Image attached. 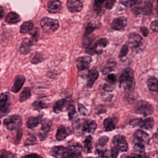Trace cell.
<instances>
[{"label": "cell", "mask_w": 158, "mask_h": 158, "mask_svg": "<svg viewBox=\"0 0 158 158\" xmlns=\"http://www.w3.org/2000/svg\"><path fill=\"white\" fill-rule=\"evenodd\" d=\"M103 127L106 131H111L115 128V124L112 118H106L103 121Z\"/></svg>", "instance_id": "obj_31"}, {"label": "cell", "mask_w": 158, "mask_h": 158, "mask_svg": "<svg viewBox=\"0 0 158 158\" xmlns=\"http://www.w3.org/2000/svg\"><path fill=\"white\" fill-rule=\"evenodd\" d=\"M148 88L151 91L158 92V78L151 77L147 82Z\"/></svg>", "instance_id": "obj_23"}, {"label": "cell", "mask_w": 158, "mask_h": 158, "mask_svg": "<svg viewBox=\"0 0 158 158\" xmlns=\"http://www.w3.org/2000/svg\"><path fill=\"white\" fill-rule=\"evenodd\" d=\"M109 138L106 136H103L101 137L98 139V144L99 146L101 147L105 146L109 141Z\"/></svg>", "instance_id": "obj_42"}, {"label": "cell", "mask_w": 158, "mask_h": 158, "mask_svg": "<svg viewBox=\"0 0 158 158\" xmlns=\"http://www.w3.org/2000/svg\"><path fill=\"white\" fill-rule=\"evenodd\" d=\"M67 8L72 13L79 12L83 8L82 0H67Z\"/></svg>", "instance_id": "obj_10"}, {"label": "cell", "mask_w": 158, "mask_h": 158, "mask_svg": "<svg viewBox=\"0 0 158 158\" xmlns=\"http://www.w3.org/2000/svg\"><path fill=\"white\" fill-rule=\"evenodd\" d=\"M153 8L152 0H146L143 6V13L145 15H149L151 14Z\"/></svg>", "instance_id": "obj_28"}, {"label": "cell", "mask_w": 158, "mask_h": 158, "mask_svg": "<svg viewBox=\"0 0 158 158\" xmlns=\"http://www.w3.org/2000/svg\"><path fill=\"white\" fill-rule=\"evenodd\" d=\"M96 153L100 157H108L107 156V151L106 150L102 149H97L96 150Z\"/></svg>", "instance_id": "obj_47"}, {"label": "cell", "mask_w": 158, "mask_h": 158, "mask_svg": "<svg viewBox=\"0 0 158 158\" xmlns=\"http://www.w3.org/2000/svg\"><path fill=\"white\" fill-rule=\"evenodd\" d=\"M32 106L35 110L38 111L43 109H47L48 107V105L46 103L40 100H37L33 102Z\"/></svg>", "instance_id": "obj_32"}, {"label": "cell", "mask_w": 158, "mask_h": 158, "mask_svg": "<svg viewBox=\"0 0 158 158\" xmlns=\"http://www.w3.org/2000/svg\"><path fill=\"white\" fill-rule=\"evenodd\" d=\"M6 23L9 24H16L21 21L19 15L14 12L9 13L5 18Z\"/></svg>", "instance_id": "obj_24"}, {"label": "cell", "mask_w": 158, "mask_h": 158, "mask_svg": "<svg viewBox=\"0 0 158 158\" xmlns=\"http://www.w3.org/2000/svg\"><path fill=\"white\" fill-rule=\"evenodd\" d=\"M154 137H155L156 139H158V129H157L156 133H155V134H154Z\"/></svg>", "instance_id": "obj_54"}, {"label": "cell", "mask_w": 158, "mask_h": 158, "mask_svg": "<svg viewBox=\"0 0 158 158\" xmlns=\"http://www.w3.org/2000/svg\"><path fill=\"white\" fill-rule=\"evenodd\" d=\"M48 10L51 13H58L62 9V3L60 0H49L48 3Z\"/></svg>", "instance_id": "obj_15"}, {"label": "cell", "mask_w": 158, "mask_h": 158, "mask_svg": "<svg viewBox=\"0 0 158 158\" xmlns=\"http://www.w3.org/2000/svg\"><path fill=\"white\" fill-rule=\"evenodd\" d=\"M112 143L115 148L121 152H126L128 149L126 139L124 136L117 135L112 139Z\"/></svg>", "instance_id": "obj_8"}, {"label": "cell", "mask_w": 158, "mask_h": 158, "mask_svg": "<svg viewBox=\"0 0 158 158\" xmlns=\"http://www.w3.org/2000/svg\"><path fill=\"white\" fill-rule=\"evenodd\" d=\"M97 27H98V26L96 24L91 23H89L87 26L86 28L85 35H88L91 34V33H92L93 31H95L97 29Z\"/></svg>", "instance_id": "obj_37"}, {"label": "cell", "mask_w": 158, "mask_h": 158, "mask_svg": "<svg viewBox=\"0 0 158 158\" xmlns=\"http://www.w3.org/2000/svg\"><path fill=\"white\" fill-rule=\"evenodd\" d=\"M3 13H4V10H3V8L2 7H1V18H2V16L3 15Z\"/></svg>", "instance_id": "obj_53"}, {"label": "cell", "mask_w": 158, "mask_h": 158, "mask_svg": "<svg viewBox=\"0 0 158 158\" xmlns=\"http://www.w3.org/2000/svg\"><path fill=\"white\" fill-rule=\"evenodd\" d=\"M108 81L110 83H114L116 81V77L115 75L113 74H111L109 75L107 77Z\"/></svg>", "instance_id": "obj_48"}, {"label": "cell", "mask_w": 158, "mask_h": 158, "mask_svg": "<svg viewBox=\"0 0 158 158\" xmlns=\"http://www.w3.org/2000/svg\"><path fill=\"white\" fill-rule=\"evenodd\" d=\"M67 102V99L64 98L59 100L56 102L53 107V110L55 113L60 114L62 111L63 109L66 105Z\"/></svg>", "instance_id": "obj_25"}, {"label": "cell", "mask_w": 158, "mask_h": 158, "mask_svg": "<svg viewBox=\"0 0 158 158\" xmlns=\"http://www.w3.org/2000/svg\"><path fill=\"white\" fill-rule=\"evenodd\" d=\"M99 75V74L98 72L95 67H93L88 71L86 76L87 79V86L88 88H91L93 86L94 83L98 78Z\"/></svg>", "instance_id": "obj_11"}, {"label": "cell", "mask_w": 158, "mask_h": 158, "mask_svg": "<svg viewBox=\"0 0 158 158\" xmlns=\"http://www.w3.org/2000/svg\"><path fill=\"white\" fill-rule=\"evenodd\" d=\"M43 61V59L42 56H41V55L37 53V54L34 56L33 59H32V60H31V63H32L33 64H38L42 62Z\"/></svg>", "instance_id": "obj_39"}, {"label": "cell", "mask_w": 158, "mask_h": 158, "mask_svg": "<svg viewBox=\"0 0 158 158\" xmlns=\"http://www.w3.org/2000/svg\"><path fill=\"white\" fill-rule=\"evenodd\" d=\"M140 32L145 37L148 36V30L145 27H142L140 28Z\"/></svg>", "instance_id": "obj_50"}, {"label": "cell", "mask_w": 158, "mask_h": 158, "mask_svg": "<svg viewBox=\"0 0 158 158\" xmlns=\"http://www.w3.org/2000/svg\"><path fill=\"white\" fill-rule=\"evenodd\" d=\"M127 25V20L124 17H120L114 19L111 27L113 29L117 31H122L124 30Z\"/></svg>", "instance_id": "obj_13"}, {"label": "cell", "mask_w": 158, "mask_h": 158, "mask_svg": "<svg viewBox=\"0 0 158 158\" xmlns=\"http://www.w3.org/2000/svg\"><path fill=\"white\" fill-rule=\"evenodd\" d=\"M135 111L138 114L148 115L153 112V108L149 103L144 100L139 101L134 107Z\"/></svg>", "instance_id": "obj_5"}, {"label": "cell", "mask_w": 158, "mask_h": 158, "mask_svg": "<svg viewBox=\"0 0 158 158\" xmlns=\"http://www.w3.org/2000/svg\"><path fill=\"white\" fill-rule=\"evenodd\" d=\"M1 157L4 158H13V157H15V155L10 152L2 150L1 152Z\"/></svg>", "instance_id": "obj_41"}, {"label": "cell", "mask_w": 158, "mask_h": 158, "mask_svg": "<svg viewBox=\"0 0 158 158\" xmlns=\"http://www.w3.org/2000/svg\"><path fill=\"white\" fill-rule=\"evenodd\" d=\"M138 126L140 128L147 130L152 129L154 125V120L152 117H148L145 119H139L136 122Z\"/></svg>", "instance_id": "obj_16"}, {"label": "cell", "mask_w": 158, "mask_h": 158, "mask_svg": "<svg viewBox=\"0 0 158 158\" xmlns=\"http://www.w3.org/2000/svg\"><path fill=\"white\" fill-rule=\"evenodd\" d=\"M34 27L33 23L31 21L25 22L21 27L20 32L22 34H27L33 29Z\"/></svg>", "instance_id": "obj_30"}, {"label": "cell", "mask_w": 158, "mask_h": 158, "mask_svg": "<svg viewBox=\"0 0 158 158\" xmlns=\"http://www.w3.org/2000/svg\"><path fill=\"white\" fill-rule=\"evenodd\" d=\"M10 95L8 92H2L0 97L1 118L6 116L11 110Z\"/></svg>", "instance_id": "obj_3"}, {"label": "cell", "mask_w": 158, "mask_h": 158, "mask_svg": "<svg viewBox=\"0 0 158 158\" xmlns=\"http://www.w3.org/2000/svg\"><path fill=\"white\" fill-rule=\"evenodd\" d=\"M77 107H78V112L80 114L83 115H86L87 110L83 104L79 103L77 105Z\"/></svg>", "instance_id": "obj_43"}, {"label": "cell", "mask_w": 158, "mask_h": 158, "mask_svg": "<svg viewBox=\"0 0 158 158\" xmlns=\"http://www.w3.org/2000/svg\"><path fill=\"white\" fill-rule=\"evenodd\" d=\"M106 2V0H95L94 8L95 11L97 13L100 12L102 6Z\"/></svg>", "instance_id": "obj_36"}, {"label": "cell", "mask_w": 158, "mask_h": 158, "mask_svg": "<svg viewBox=\"0 0 158 158\" xmlns=\"http://www.w3.org/2000/svg\"><path fill=\"white\" fill-rule=\"evenodd\" d=\"M40 25L43 31L45 33H53L58 30L60 27L58 20L45 17L41 20Z\"/></svg>", "instance_id": "obj_4"}, {"label": "cell", "mask_w": 158, "mask_h": 158, "mask_svg": "<svg viewBox=\"0 0 158 158\" xmlns=\"http://www.w3.org/2000/svg\"><path fill=\"white\" fill-rule=\"evenodd\" d=\"M92 59L89 56L79 57L76 61L77 67L80 72L85 71L89 68Z\"/></svg>", "instance_id": "obj_9"}, {"label": "cell", "mask_w": 158, "mask_h": 158, "mask_svg": "<svg viewBox=\"0 0 158 158\" xmlns=\"http://www.w3.org/2000/svg\"><path fill=\"white\" fill-rule=\"evenodd\" d=\"M22 135H23V133H22V131L19 129V131L17 133V135H16V138L15 139L16 143H19L22 138Z\"/></svg>", "instance_id": "obj_49"}, {"label": "cell", "mask_w": 158, "mask_h": 158, "mask_svg": "<svg viewBox=\"0 0 158 158\" xmlns=\"http://www.w3.org/2000/svg\"><path fill=\"white\" fill-rule=\"evenodd\" d=\"M24 157H26V158H40L41 156H40L38 154H36V153H31V154L25 155V156H24Z\"/></svg>", "instance_id": "obj_52"}, {"label": "cell", "mask_w": 158, "mask_h": 158, "mask_svg": "<svg viewBox=\"0 0 158 158\" xmlns=\"http://www.w3.org/2000/svg\"></svg>", "instance_id": "obj_55"}, {"label": "cell", "mask_w": 158, "mask_h": 158, "mask_svg": "<svg viewBox=\"0 0 158 158\" xmlns=\"http://www.w3.org/2000/svg\"><path fill=\"white\" fill-rule=\"evenodd\" d=\"M36 143L37 139L34 136H31L26 140L25 142V146H32V145H35L36 144Z\"/></svg>", "instance_id": "obj_38"}, {"label": "cell", "mask_w": 158, "mask_h": 158, "mask_svg": "<svg viewBox=\"0 0 158 158\" xmlns=\"http://www.w3.org/2000/svg\"><path fill=\"white\" fill-rule=\"evenodd\" d=\"M115 66H116V64H115V63L114 62H108L103 67L102 72L103 74H107L109 73L112 71L114 70Z\"/></svg>", "instance_id": "obj_33"}, {"label": "cell", "mask_w": 158, "mask_h": 158, "mask_svg": "<svg viewBox=\"0 0 158 158\" xmlns=\"http://www.w3.org/2000/svg\"><path fill=\"white\" fill-rule=\"evenodd\" d=\"M31 97V89L29 87H26L21 93L19 97V100L21 102H24L30 98Z\"/></svg>", "instance_id": "obj_29"}, {"label": "cell", "mask_w": 158, "mask_h": 158, "mask_svg": "<svg viewBox=\"0 0 158 158\" xmlns=\"http://www.w3.org/2000/svg\"><path fill=\"white\" fill-rule=\"evenodd\" d=\"M121 87L126 91H129L135 87L134 72L131 68L124 69L119 78Z\"/></svg>", "instance_id": "obj_1"}, {"label": "cell", "mask_w": 158, "mask_h": 158, "mask_svg": "<svg viewBox=\"0 0 158 158\" xmlns=\"http://www.w3.org/2000/svg\"><path fill=\"white\" fill-rule=\"evenodd\" d=\"M128 52V47L127 45H124L120 51V53L119 54V58H123L127 55Z\"/></svg>", "instance_id": "obj_40"}, {"label": "cell", "mask_w": 158, "mask_h": 158, "mask_svg": "<svg viewBox=\"0 0 158 158\" xmlns=\"http://www.w3.org/2000/svg\"><path fill=\"white\" fill-rule=\"evenodd\" d=\"M116 0H106L105 7L108 10H111L114 6Z\"/></svg>", "instance_id": "obj_44"}, {"label": "cell", "mask_w": 158, "mask_h": 158, "mask_svg": "<svg viewBox=\"0 0 158 158\" xmlns=\"http://www.w3.org/2000/svg\"><path fill=\"white\" fill-rule=\"evenodd\" d=\"M26 78L23 75H18L16 76L15 79V82L13 85L12 87V92L13 93H18L23 86L24 84L25 83Z\"/></svg>", "instance_id": "obj_12"}, {"label": "cell", "mask_w": 158, "mask_h": 158, "mask_svg": "<svg viewBox=\"0 0 158 158\" xmlns=\"http://www.w3.org/2000/svg\"><path fill=\"white\" fill-rule=\"evenodd\" d=\"M3 125L8 130H19L23 125V119L21 115L17 114L10 115L3 120Z\"/></svg>", "instance_id": "obj_2"}, {"label": "cell", "mask_w": 158, "mask_h": 158, "mask_svg": "<svg viewBox=\"0 0 158 158\" xmlns=\"http://www.w3.org/2000/svg\"><path fill=\"white\" fill-rule=\"evenodd\" d=\"M67 148L63 146H55L52 148L50 153L55 158H62L64 157Z\"/></svg>", "instance_id": "obj_20"}, {"label": "cell", "mask_w": 158, "mask_h": 158, "mask_svg": "<svg viewBox=\"0 0 158 158\" xmlns=\"http://www.w3.org/2000/svg\"><path fill=\"white\" fill-rule=\"evenodd\" d=\"M41 126L38 136L40 141L46 139L50 131L52 126V121L48 118H45L41 123Z\"/></svg>", "instance_id": "obj_6"}, {"label": "cell", "mask_w": 158, "mask_h": 158, "mask_svg": "<svg viewBox=\"0 0 158 158\" xmlns=\"http://www.w3.org/2000/svg\"><path fill=\"white\" fill-rule=\"evenodd\" d=\"M67 110L68 111V115L69 120L70 121L73 120L75 117H77V112L76 111L75 107L73 104L68 105L67 108Z\"/></svg>", "instance_id": "obj_34"}, {"label": "cell", "mask_w": 158, "mask_h": 158, "mask_svg": "<svg viewBox=\"0 0 158 158\" xmlns=\"http://www.w3.org/2000/svg\"><path fill=\"white\" fill-rule=\"evenodd\" d=\"M82 150H83V148L79 143H72L67 147V151L64 157H73V158L81 157Z\"/></svg>", "instance_id": "obj_7"}, {"label": "cell", "mask_w": 158, "mask_h": 158, "mask_svg": "<svg viewBox=\"0 0 158 158\" xmlns=\"http://www.w3.org/2000/svg\"><path fill=\"white\" fill-rule=\"evenodd\" d=\"M31 41L28 40L26 39V41H24L20 47V51L23 54L28 53L31 50V48L32 46Z\"/></svg>", "instance_id": "obj_27"}, {"label": "cell", "mask_w": 158, "mask_h": 158, "mask_svg": "<svg viewBox=\"0 0 158 158\" xmlns=\"http://www.w3.org/2000/svg\"><path fill=\"white\" fill-rule=\"evenodd\" d=\"M143 0H132L130 7L132 12L135 15H138L143 11Z\"/></svg>", "instance_id": "obj_21"}, {"label": "cell", "mask_w": 158, "mask_h": 158, "mask_svg": "<svg viewBox=\"0 0 158 158\" xmlns=\"http://www.w3.org/2000/svg\"><path fill=\"white\" fill-rule=\"evenodd\" d=\"M93 138L91 135H89L86 137L84 141V151L85 153H89L92 152L93 149Z\"/></svg>", "instance_id": "obj_26"}, {"label": "cell", "mask_w": 158, "mask_h": 158, "mask_svg": "<svg viewBox=\"0 0 158 158\" xmlns=\"http://www.w3.org/2000/svg\"><path fill=\"white\" fill-rule=\"evenodd\" d=\"M71 134V131L69 128L64 125L60 126L58 128L56 134V140L58 141H62L64 140L67 136Z\"/></svg>", "instance_id": "obj_17"}, {"label": "cell", "mask_w": 158, "mask_h": 158, "mask_svg": "<svg viewBox=\"0 0 158 158\" xmlns=\"http://www.w3.org/2000/svg\"><path fill=\"white\" fill-rule=\"evenodd\" d=\"M134 149L135 152H137L139 154L140 157H142L140 155H143L145 153V148L144 144L140 143V142H136L134 145Z\"/></svg>", "instance_id": "obj_35"}, {"label": "cell", "mask_w": 158, "mask_h": 158, "mask_svg": "<svg viewBox=\"0 0 158 158\" xmlns=\"http://www.w3.org/2000/svg\"><path fill=\"white\" fill-rule=\"evenodd\" d=\"M128 41L131 47L133 48H139L143 45V39L138 34H130L128 36Z\"/></svg>", "instance_id": "obj_14"}, {"label": "cell", "mask_w": 158, "mask_h": 158, "mask_svg": "<svg viewBox=\"0 0 158 158\" xmlns=\"http://www.w3.org/2000/svg\"><path fill=\"white\" fill-rule=\"evenodd\" d=\"M134 137L137 142H140L143 144H148L150 141L149 135L145 131L142 130H137L134 134Z\"/></svg>", "instance_id": "obj_18"}, {"label": "cell", "mask_w": 158, "mask_h": 158, "mask_svg": "<svg viewBox=\"0 0 158 158\" xmlns=\"http://www.w3.org/2000/svg\"><path fill=\"white\" fill-rule=\"evenodd\" d=\"M119 150L117 149L115 147L111 149L110 151V157L113 158H116L119 154Z\"/></svg>", "instance_id": "obj_46"}, {"label": "cell", "mask_w": 158, "mask_h": 158, "mask_svg": "<svg viewBox=\"0 0 158 158\" xmlns=\"http://www.w3.org/2000/svg\"><path fill=\"white\" fill-rule=\"evenodd\" d=\"M97 127V123L94 120H86L83 124L82 132L85 133H93Z\"/></svg>", "instance_id": "obj_19"}, {"label": "cell", "mask_w": 158, "mask_h": 158, "mask_svg": "<svg viewBox=\"0 0 158 158\" xmlns=\"http://www.w3.org/2000/svg\"><path fill=\"white\" fill-rule=\"evenodd\" d=\"M43 115L40 114L36 116L29 117L26 123V126L29 129H33L37 127L42 122Z\"/></svg>", "instance_id": "obj_22"}, {"label": "cell", "mask_w": 158, "mask_h": 158, "mask_svg": "<svg viewBox=\"0 0 158 158\" xmlns=\"http://www.w3.org/2000/svg\"><path fill=\"white\" fill-rule=\"evenodd\" d=\"M151 28L152 31L155 32H158V21L155 20L151 23L150 26Z\"/></svg>", "instance_id": "obj_45"}, {"label": "cell", "mask_w": 158, "mask_h": 158, "mask_svg": "<svg viewBox=\"0 0 158 158\" xmlns=\"http://www.w3.org/2000/svg\"><path fill=\"white\" fill-rule=\"evenodd\" d=\"M121 3L126 6H130L132 0H120Z\"/></svg>", "instance_id": "obj_51"}]
</instances>
